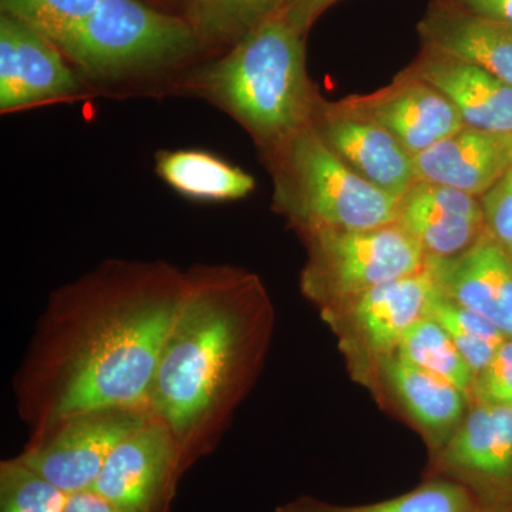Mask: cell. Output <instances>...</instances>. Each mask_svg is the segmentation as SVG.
Segmentation results:
<instances>
[{"mask_svg":"<svg viewBox=\"0 0 512 512\" xmlns=\"http://www.w3.org/2000/svg\"><path fill=\"white\" fill-rule=\"evenodd\" d=\"M187 289L163 261H106L53 293L15 376L30 439L77 413L148 404Z\"/></svg>","mask_w":512,"mask_h":512,"instance_id":"obj_1","label":"cell"},{"mask_svg":"<svg viewBox=\"0 0 512 512\" xmlns=\"http://www.w3.org/2000/svg\"><path fill=\"white\" fill-rule=\"evenodd\" d=\"M269 330L258 278L227 265H195L161 350L148 394L167 423L185 470L220 443L247 393Z\"/></svg>","mask_w":512,"mask_h":512,"instance_id":"obj_2","label":"cell"},{"mask_svg":"<svg viewBox=\"0 0 512 512\" xmlns=\"http://www.w3.org/2000/svg\"><path fill=\"white\" fill-rule=\"evenodd\" d=\"M303 37L279 12L188 76L185 89L229 114L269 153L312 126L318 107Z\"/></svg>","mask_w":512,"mask_h":512,"instance_id":"obj_3","label":"cell"},{"mask_svg":"<svg viewBox=\"0 0 512 512\" xmlns=\"http://www.w3.org/2000/svg\"><path fill=\"white\" fill-rule=\"evenodd\" d=\"M275 205L299 231H362L394 224L400 200L360 177L308 126L265 154Z\"/></svg>","mask_w":512,"mask_h":512,"instance_id":"obj_4","label":"cell"},{"mask_svg":"<svg viewBox=\"0 0 512 512\" xmlns=\"http://www.w3.org/2000/svg\"><path fill=\"white\" fill-rule=\"evenodd\" d=\"M59 49L93 80L121 82L187 62L201 46L187 18L141 0H101Z\"/></svg>","mask_w":512,"mask_h":512,"instance_id":"obj_5","label":"cell"},{"mask_svg":"<svg viewBox=\"0 0 512 512\" xmlns=\"http://www.w3.org/2000/svg\"><path fill=\"white\" fill-rule=\"evenodd\" d=\"M309 261L302 289L328 312L363 293L426 268L427 255L399 224L362 231L309 229Z\"/></svg>","mask_w":512,"mask_h":512,"instance_id":"obj_6","label":"cell"},{"mask_svg":"<svg viewBox=\"0 0 512 512\" xmlns=\"http://www.w3.org/2000/svg\"><path fill=\"white\" fill-rule=\"evenodd\" d=\"M153 416L146 403L77 413L30 439L16 458L64 493L90 490L111 451Z\"/></svg>","mask_w":512,"mask_h":512,"instance_id":"obj_7","label":"cell"},{"mask_svg":"<svg viewBox=\"0 0 512 512\" xmlns=\"http://www.w3.org/2000/svg\"><path fill=\"white\" fill-rule=\"evenodd\" d=\"M185 471L173 431L153 416L111 451L90 490L123 512H168Z\"/></svg>","mask_w":512,"mask_h":512,"instance_id":"obj_8","label":"cell"},{"mask_svg":"<svg viewBox=\"0 0 512 512\" xmlns=\"http://www.w3.org/2000/svg\"><path fill=\"white\" fill-rule=\"evenodd\" d=\"M434 476L464 485L483 512H512V406L476 402L441 450Z\"/></svg>","mask_w":512,"mask_h":512,"instance_id":"obj_9","label":"cell"},{"mask_svg":"<svg viewBox=\"0 0 512 512\" xmlns=\"http://www.w3.org/2000/svg\"><path fill=\"white\" fill-rule=\"evenodd\" d=\"M312 126L353 171L386 194L402 200L416 183L412 154L389 130L345 101L329 104L319 99Z\"/></svg>","mask_w":512,"mask_h":512,"instance_id":"obj_10","label":"cell"},{"mask_svg":"<svg viewBox=\"0 0 512 512\" xmlns=\"http://www.w3.org/2000/svg\"><path fill=\"white\" fill-rule=\"evenodd\" d=\"M80 80L52 40L0 16V111L23 110L72 97Z\"/></svg>","mask_w":512,"mask_h":512,"instance_id":"obj_11","label":"cell"},{"mask_svg":"<svg viewBox=\"0 0 512 512\" xmlns=\"http://www.w3.org/2000/svg\"><path fill=\"white\" fill-rule=\"evenodd\" d=\"M427 269L444 295L512 338V255L487 229L461 254L427 256Z\"/></svg>","mask_w":512,"mask_h":512,"instance_id":"obj_12","label":"cell"},{"mask_svg":"<svg viewBox=\"0 0 512 512\" xmlns=\"http://www.w3.org/2000/svg\"><path fill=\"white\" fill-rule=\"evenodd\" d=\"M345 103L389 130L413 157L464 127L456 106L436 87L409 72L382 92Z\"/></svg>","mask_w":512,"mask_h":512,"instance_id":"obj_13","label":"cell"},{"mask_svg":"<svg viewBox=\"0 0 512 512\" xmlns=\"http://www.w3.org/2000/svg\"><path fill=\"white\" fill-rule=\"evenodd\" d=\"M397 222L430 258L461 254L485 232L480 198L427 181H416L403 195Z\"/></svg>","mask_w":512,"mask_h":512,"instance_id":"obj_14","label":"cell"},{"mask_svg":"<svg viewBox=\"0 0 512 512\" xmlns=\"http://www.w3.org/2000/svg\"><path fill=\"white\" fill-rule=\"evenodd\" d=\"M440 90L456 106L464 126L512 137V86L476 64L424 47L407 70Z\"/></svg>","mask_w":512,"mask_h":512,"instance_id":"obj_15","label":"cell"},{"mask_svg":"<svg viewBox=\"0 0 512 512\" xmlns=\"http://www.w3.org/2000/svg\"><path fill=\"white\" fill-rule=\"evenodd\" d=\"M417 181L481 198L512 168V137L464 126L414 157Z\"/></svg>","mask_w":512,"mask_h":512,"instance_id":"obj_16","label":"cell"},{"mask_svg":"<svg viewBox=\"0 0 512 512\" xmlns=\"http://www.w3.org/2000/svg\"><path fill=\"white\" fill-rule=\"evenodd\" d=\"M439 291L429 269L370 289L350 302V320L367 350L383 359L396 353L404 336L429 315Z\"/></svg>","mask_w":512,"mask_h":512,"instance_id":"obj_17","label":"cell"},{"mask_svg":"<svg viewBox=\"0 0 512 512\" xmlns=\"http://www.w3.org/2000/svg\"><path fill=\"white\" fill-rule=\"evenodd\" d=\"M419 32L424 46L476 64L512 86V23L439 3L421 20Z\"/></svg>","mask_w":512,"mask_h":512,"instance_id":"obj_18","label":"cell"},{"mask_svg":"<svg viewBox=\"0 0 512 512\" xmlns=\"http://www.w3.org/2000/svg\"><path fill=\"white\" fill-rule=\"evenodd\" d=\"M156 171L168 187L192 201H237L255 190L251 174L210 151H160Z\"/></svg>","mask_w":512,"mask_h":512,"instance_id":"obj_19","label":"cell"},{"mask_svg":"<svg viewBox=\"0 0 512 512\" xmlns=\"http://www.w3.org/2000/svg\"><path fill=\"white\" fill-rule=\"evenodd\" d=\"M387 382L412 419L430 433L458 429L468 397L443 377L404 362L396 355L379 360Z\"/></svg>","mask_w":512,"mask_h":512,"instance_id":"obj_20","label":"cell"},{"mask_svg":"<svg viewBox=\"0 0 512 512\" xmlns=\"http://www.w3.org/2000/svg\"><path fill=\"white\" fill-rule=\"evenodd\" d=\"M284 5L285 0H191L185 18L201 49H231Z\"/></svg>","mask_w":512,"mask_h":512,"instance_id":"obj_21","label":"cell"},{"mask_svg":"<svg viewBox=\"0 0 512 512\" xmlns=\"http://www.w3.org/2000/svg\"><path fill=\"white\" fill-rule=\"evenodd\" d=\"M276 512H483L464 485L441 476H431L409 493L366 505H333L301 497L281 505Z\"/></svg>","mask_w":512,"mask_h":512,"instance_id":"obj_22","label":"cell"},{"mask_svg":"<svg viewBox=\"0 0 512 512\" xmlns=\"http://www.w3.org/2000/svg\"><path fill=\"white\" fill-rule=\"evenodd\" d=\"M399 359L443 377L473 399L474 372L446 330L436 320H420L404 336L396 353Z\"/></svg>","mask_w":512,"mask_h":512,"instance_id":"obj_23","label":"cell"},{"mask_svg":"<svg viewBox=\"0 0 512 512\" xmlns=\"http://www.w3.org/2000/svg\"><path fill=\"white\" fill-rule=\"evenodd\" d=\"M427 318L446 330L454 345L477 376L491 362L507 336L483 316L437 291Z\"/></svg>","mask_w":512,"mask_h":512,"instance_id":"obj_24","label":"cell"},{"mask_svg":"<svg viewBox=\"0 0 512 512\" xmlns=\"http://www.w3.org/2000/svg\"><path fill=\"white\" fill-rule=\"evenodd\" d=\"M101 0H0L2 15L25 23L60 46L93 15Z\"/></svg>","mask_w":512,"mask_h":512,"instance_id":"obj_25","label":"cell"},{"mask_svg":"<svg viewBox=\"0 0 512 512\" xmlns=\"http://www.w3.org/2000/svg\"><path fill=\"white\" fill-rule=\"evenodd\" d=\"M69 494L13 457L0 463V512H64Z\"/></svg>","mask_w":512,"mask_h":512,"instance_id":"obj_26","label":"cell"},{"mask_svg":"<svg viewBox=\"0 0 512 512\" xmlns=\"http://www.w3.org/2000/svg\"><path fill=\"white\" fill-rule=\"evenodd\" d=\"M477 403L512 406V338L505 339L491 362L474 377Z\"/></svg>","mask_w":512,"mask_h":512,"instance_id":"obj_27","label":"cell"},{"mask_svg":"<svg viewBox=\"0 0 512 512\" xmlns=\"http://www.w3.org/2000/svg\"><path fill=\"white\" fill-rule=\"evenodd\" d=\"M480 202L488 234L512 255V168Z\"/></svg>","mask_w":512,"mask_h":512,"instance_id":"obj_28","label":"cell"},{"mask_svg":"<svg viewBox=\"0 0 512 512\" xmlns=\"http://www.w3.org/2000/svg\"><path fill=\"white\" fill-rule=\"evenodd\" d=\"M338 0H285L281 13L296 32L305 36L319 19Z\"/></svg>","mask_w":512,"mask_h":512,"instance_id":"obj_29","label":"cell"},{"mask_svg":"<svg viewBox=\"0 0 512 512\" xmlns=\"http://www.w3.org/2000/svg\"><path fill=\"white\" fill-rule=\"evenodd\" d=\"M450 5L484 18L512 23V0H450Z\"/></svg>","mask_w":512,"mask_h":512,"instance_id":"obj_30","label":"cell"},{"mask_svg":"<svg viewBox=\"0 0 512 512\" xmlns=\"http://www.w3.org/2000/svg\"><path fill=\"white\" fill-rule=\"evenodd\" d=\"M64 512H123L92 490L69 495Z\"/></svg>","mask_w":512,"mask_h":512,"instance_id":"obj_31","label":"cell"},{"mask_svg":"<svg viewBox=\"0 0 512 512\" xmlns=\"http://www.w3.org/2000/svg\"><path fill=\"white\" fill-rule=\"evenodd\" d=\"M180 2H185V3H187V5H188V3H190V2H191V0H180Z\"/></svg>","mask_w":512,"mask_h":512,"instance_id":"obj_32","label":"cell"}]
</instances>
